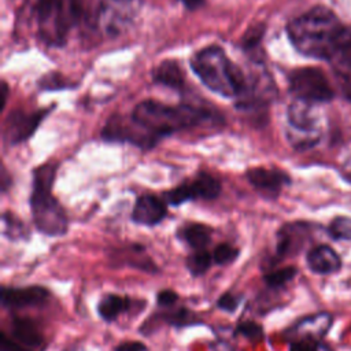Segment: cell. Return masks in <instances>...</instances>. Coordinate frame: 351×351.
<instances>
[{
	"label": "cell",
	"instance_id": "cell-30",
	"mask_svg": "<svg viewBox=\"0 0 351 351\" xmlns=\"http://www.w3.org/2000/svg\"><path fill=\"white\" fill-rule=\"evenodd\" d=\"M239 303H240V299H239L237 296H234V295L226 292V293H223V295L218 299L217 306H218L219 310H223V311H226V313H233V311L237 310Z\"/></svg>",
	"mask_w": 351,
	"mask_h": 351
},
{
	"label": "cell",
	"instance_id": "cell-14",
	"mask_svg": "<svg viewBox=\"0 0 351 351\" xmlns=\"http://www.w3.org/2000/svg\"><path fill=\"white\" fill-rule=\"evenodd\" d=\"M308 234L310 228L304 222L285 223L277 233V255L287 258L299 254L307 243Z\"/></svg>",
	"mask_w": 351,
	"mask_h": 351
},
{
	"label": "cell",
	"instance_id": "cell-22",
	"mask_svg": "<svg viewBox=\"0 0 351 351\" xmlns=\"http://www.w3.org/2000/svg\"><path fill=\"white\" fill-rule=\"evenodd\" d=\"M296 273H298V269L295 266H285L265 274L263 280L270 288H280V287H284L291 280H293Z\"/></svg>",
	"mask_w": 351,
	"mask_h": 351
},
{
	"label": "cell",
	"instance_id": "cell-10",
	"mask_svg": "<svg viewBox=\"0 0 351 351\" xmlns=\"http://www.w3.org/2000/svg\"><path fill=\"white\" fill-rule=\"evenodd\" d=\"M45 114L47 110L32 112H25L22 110L12 111L4 123V138L10 144H18L21 141H25L34 133Z\"/></svg>",
	"mask_w": 351,
	"mask_h": 351
},
{
	"label": "cell",
	"instance_id": "cell-15",
	"mask_svg": "<svg viewBox=\"0 0 351 351\" xmlns=\"http://www.w3.org/2000/svg\"><path fill=\"white\" fill-rule=\"evenodd\" d=\"M7 336L25 351H43L45 347L44 335L29 318L14 317L11 319V332Z\"/></svg>",
	"mask_w": 351,
	"mask_h": 351
},
{
	"label": "cell",
	"instance_id": "cell-32",
	"mask_svg": "<svg viewBox=\"0 0 351 351\" xmlns=\"http://www.w3.org/2000/svg\"><path fill=\"white\" fill-rule=\"evenodd\" d=\"M147 347L140 341H123L115 347V351H145Z\"/></svg>",
	"mask_w": 351,
	"mask_h": 351
},
{
	"label": "cell",
	"instance_id": "cell-18",
	"mask_svg": "<svg viewBox=\"0 0 351 351\" xmlns=\"http://www.w3.org/2000/svg\"><path fill=\"white\" fill-rule=\"evenodd\" d=\"M155 84H160L170 89L181 90L185 86V75L178 62L176 60H163L152 73Z\"/></svg>",
	"mask_w": 351,
	"mask_h": 351
},
{
	"label": "cell",
	"instance_id": "cell-6",
	"mask_svg": "<svg viewBox=\"0 0 351 351\" xmlns=\"http://www.w3.org/2000/svg\"><path fill=\"white\" fill-rule=\"evenodd\" d=\"M287 136L295 149L314 147L321 138V117L317 104L295 99L287 112Z\"/></svg>",
	"mask_w": 351,
	"mask_h": 351
},
{
	"label": "cell",
	"instance_id": "cell-7",
	"mask_svg": "<svg viewBox=\"0 0 351 351\" xmlns=\"http://www.w3.org/2000/svg\"><path fill=\"white\" fill-rule=\"evenodd\" d=\"M288 82L289 90L295 99L307 103H326L335 96L326 75L317 67H300L292 70Z\"/></svg>",
	"mask_w": 351,
	"mask_h": 351
},
{
	"label": "cell",
	"instance_id": "cell-19",
	"mask_svg": "<svg viewBox=\"0 0 351 351\" xmlns=\"http://www.w3.org/2000/svg\"><path fill=\"white\" fill-rule=\"evenodd\" d=\"M132 307V300L126 296L115 295V293H108L101 298V300L97 304V313L99 315L110 322L117 319L121 314L129 311Z\"/></svg>",
	"mask_w": 351,
	"mask_h": 351
},
{
	"label": "cell",
	"instance_id": "cell-23",
	"mask_svg": "<svg viewBox=\"0 0 351 351\" xmlns=\"http://www.w3.org/2000/svg\"><path fill=\"white\" fill-rule=\"evenodd\" d=\"M3 223H4V234L11 240H19L27 237V230L25 225L14 217L11 213H5L3 215Z\"/></svg>",
	"mask_w": 351,
	"mask_h": 351
},
{
	"label": "cell",
	"instance_id": "cell-3",
	"mask_svg": "<svg viewBox=\"0 0 351 351\" xmlns=\"http://www.w3.org/2000/svg\"><path fill=\"white\" fill-rule=\"evenodd\" d=\"M191 67L204 86L223 97L239 99L247 88L248 80L241 69L218 45H208L195 52Z\"/></svg>",
	"mask_w": 351,
	"mask_h": 351
},
{
	"label": "cell",
	"instance_id": "cell-9",
	"mask_svg": "<svg viewBox=\"0 0 351 351\" xmlns=\"http://www.w3.org/2000/svg\"><path fill=\"white\" fill-rule=\"evenodd\" d=\"M221 192V182L208 173H199L189 180L163 193V200L171 206H180L189 200H213Z\"/></svg>",
	"mask_w": 351,
	"mask_h": 351
},
{
	"label": "cell",
	"instance_id": "cell-28",
	"mask_svg": "<svg viewBox=\"0 0 351 351\" xmlns=\"http://www.w3.org/2000/svg\"><path fill=\"white\" fill-rule=\"evenodd\" d=\"M289 351H333V350L322 340L299 339L291 343Z\"/></svg>",
	"mask_w": 351,
	"mask_h": 351
},
{
	"label": "cell",
	"instance_id": "cell-27",
	"mask_svg": "<svg viewBox=\"0 0 351 351\" xmlns=\"http://www.w3.org/2000/svg\"><path fill=\"white\" fill-rule=\"evenodd\" d=\"M239 250L228 243H222L219 245L215 247L214 252H213V261L217 265H228L232 263L237 259L239 256Z\"/></svg>",
	"mask_w": 351,
	"mask_h": 351
},
{
	"label": "cell",
	"instance_id": "cell-4",
	"mask_svg": "<svg viewBox=\"0 0 351 351\" xmlns=\"http://www.w3.org/2000/svg\"><path fill=\"white\" fill-rule=\"evenodd\" d=\"M56 165L45 163L34 169L30 195V211L34 226L45 236L59 237L67 232L69 221L64 208L52 195Z\"/></svg>",
	"mask_w": 351,
	"mask_h": 351
},
{
	"label": "cell",
	"instance_id": "cell-21",
	"mask_svg": "<svg viewBox=\"0 0 351 351\" xmlns=\"http://www.w3.org/2000/svg\"><path fill=\"white\" fill-rule=\"evenodd\" d=\"M213 262V254L207 252L206 250H199L188 256L186 269L192 276H202L210 269Z\"/></svg>",
	"mask_w": 351,
	"mask_h": 351
},
{
	"label": "cell",
	"instance_id": "cell-25",
	"mask_svg": "<svg viewBox=\"0 0 351 351\" xmlns=\"http://www.w3.org/2000/svg\"><path fill=\"white\" fill-rule=\"evenodd\" d=\"M234 332H236V335H240L252 343H259L265 337L262 326L254 321H244V322L239 324L236 326Z\"/></svg>",
	"mask_w": 351,
	"mask_h": 351
},
{
	"label": "cell",
	"instance_id": "cell-12",
	"mask_svg": "<svg viewBox=\"0 0 351 351\" xmlns=\"http://www.w3.org/2000/svg\"><path fill=\"white\" fill-rule=\"evenodd\" d=\"M49 292L48 289L33 285L26 288H7L3 287L0 292V302L4 308H26V307H36L43 306L48 302Z\"/></svg>",
	"mask_w": 351,
	"mask_h": 351
},
{
	"label": "cell",
	"instance_id": "cell-17",
	"mask_svg": "<svg viewBox=\"0 0 351 351\" xmlns=\"http://www.w3.org/2000/svg\"><path fill=\"white\" fill-rule=\"evenodd\" d=\"M306 262L308 269L315 274H332L339 271L341 267L340 256L332 247L326 244L313 247L307 252Z\"/></svg>",
	"mask_w": 351,
	"mask_h": 351
},
{
	"label": "cell",
	"instance_id": "cell-29",
	"mask_svg": "<svg viewBox=\"0 0 351 351\" xmlns=\"http://www.w3.org/2000/svg\"><path fill=\"white\" fill-rule=\"evenodd\" d=\"M263 33H265V26H262V25L251 26L243 37V47L247 51L254 49L261 43V38H262Z\"/></svg>",
	"mask_w": 351,
	"mask_h": 351
},
{
	"label": "cell",
	"instance_id": "cell-20",
	"mask_svg": "<svg viewBox=\"0 0 351 351\" xmlns=\"http://www.w3.org/2000/svg\"><path fill=\"white\" fill-rule=\"evenodd\" d=\"M180 237L195 251L204 250L211 240V228L203 223H188L180 229Z\"/></svg>",
	"mask_w": 351,
	"mask_h": 351
},
{
	"label": "cell",
	"instance_id": "cell-8",
	"mask_svg": "<svg viewBox=\"0 0 351 351\" xmlns=\"http://www.w3.org/2000/svg\"><path fill=\"white\" fill-rule=\"evenodd\" d=\"M141 0H100L95 22L107 36H118L132 22Z\"/></svg>",
	"mask_w": 351,
	"mask_h": 351
},
{
	"label": "cell",
	"instance_id": "cell-2",
	"mask_svg": "<svg viewBox=\"0 0 351 351\" xmlns=\"http://www.w3.org/2000/svg\"><path fill=\"white\" fill-rule=\"evenodd\" d=\"M130 118L154 144L160 137L197 126L202 122L218 121V117L207 108L192 104L169 106L154 99L140 101L133 108Z\"/></svg>",
	"mask_w": 351,
	"mask_h": 351
},
{
	"label": "cell",
	"instance_id": "cell-1",
	"mask_svg": "<svg viewBox=\"0 0 351 351\" xmlns=\"http://www.w3.org/2000/svg\"><path fill=\"white\" fill-rule=\"evenodd\" d=\"M344 29L329 8L317 5L293 18L287 26V33L298 52L329 62Z\"/></svg>",
	"mask_w": 351,
	"mask_h": 351
},
{
	"label": "cell",
	"instance_id": "cell-24",
	"mask_svg": "<svg viewBox=\"0 0 351 351\" xmlns=\"http://www.w3.org/2000/svg\"><path fill=\"white\" fill-rule=\"evenodd\" d=\"M328 233L335 240H351V218L336 217L329 223Z\"/></svg>",
	"mask_w": 351,
	"mask_h": 351
},
{
	"label": "cell",
	"instance_id": "cell-13",
	"mask_svg": "<svg viewBox=\"0 0 351 351\" xmlns=\"http://www.w3.org/2000/svg\"><path fill=\"white\" fill-rule=\"evenodd\" d=\"M333 317L329 313L321 311L317 314H311L299 319L293 326L287 330V336L289 340L299 339H313L321 340L332 326Z\"/></svg>",
	"mask_w": 351,
	"mask_h": 351
},
{
	"label": "cell",
	"instance_id": "cell-26",
	"mask_svg": "<svg viewBox=\"0 0 351 351\" xmlns=\"http://www.w3.org/2000/svg\"><path fill=\"white\" fill-rule=\"evenodd\" d=\"M163 319H166L173 326H188L197 324V317L186 308H178L169 314H163Z\"/></svg>",
	"mask_w": 351,
	"mask_h": 351
},
{
	"label": "cell",
	"instance_id": "cell-11",
	"mask_svg": "<svg viewBox=\"0 0 351 351\" xmlns=\"http://www.w3.org/2000/svg\"><path fill=\"white\" fill-rule=\"evenodd\" d=\"M245 176L250 184L267 199H276L282 188L291 182L285 171L274 167H252L247 170Z\"/></svg>",
	"mask_w": 351,
	"mask_h": 351
},
{
	"label": "cell",
	"instance_id": "cell-16",
	"mask_svg": "<svg viewBox=\"0 0 351 351\" xmlns=\"http://www.w3.org/2000/svg\"><path fill=\"white\" fill-rule=\"evenodd\" d=\"M166 202L155 195L140 196L132 211V221L144 226H154L163 221L167 214Z\"/></svg>",
	"mask_w": 351,
	"mask_h": 351
},
{
	"label": "cell",
	"instance_id": "cell-33",
	"mask_svg": "<svg viewBox=\"0 0 351 351\" xmlns=\"http://www.w3.org/2000/svg\"><path fill=\"white\" fill-rule=\"evenodd\" d=\"M180 1H182L184 5L189 10H195V8L200 7L204 3V0H180Z\"/></svg>",
	"mask_w": 351,
	"mask_h": 351
},
{
	"label": "cell",
	"instance_id": "cell-31",
	"mask_svg": "<svg viewBox=\"0 0 351 351\" xmlns=\"http://www.w3.org/2000/svg\"><path fill=\"white\" fill-rule=\"evenodd\" d=\"M178 300V295L171 289H163L156 295V302L162 307H171Z\"/></svg>",
	"mask_w": 351,
	"mask_h": 351
},
{
	"label": "cell",
	"instance_id": "cell-5",
	"mask_svg": "<svg viewBox=\"0 0 351 351\" xmlns=\"http://www.w3.org/2000/svg\"><path fill=\"white\" fill-rule=\"evenodd\" d=\"M34 14L41 40L59 47L82 16V5L80 0H34Z\"/></svg>",
	"mask_w": 351,
	"mask_h": 351
}]
</instances>
